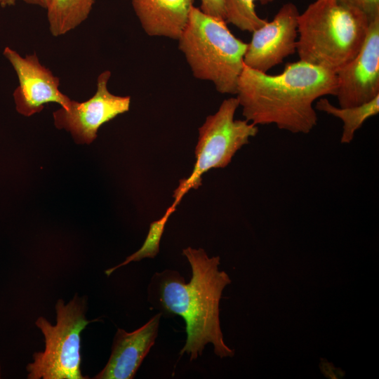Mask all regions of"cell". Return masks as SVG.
<instances>
[{
	"mask_svg": "<svg viewBox=\"0 0 379 379\" xmlns=\"http://www.w3.org/2000/svg\"><path fill=\"white\" fill-rule=\"evenodd\" d=\"M337 86L335 72L302 60L287 63L274 75L244 65L237 98L246 121L307 134L317 124L314 101L335 95Z\"/></svg>",
	"mask_w": 379,
	"mask_h": 379,
	"instance_id": "cell-1",
	"label": "cell"
},
{
	"mask_svg": "<svg viewBox=\"0 0 379 379\" xmlns=\"http://www.w3.org/2000/svg\"><path fill=\"white\" fill-rule=\"evenodd\" d=\"M182 254L192 268L189 283L175 270L154 276L162 308L185 320L187 339L180 353L187 354L192 361L211 343L217 356L232 357L234 352L225 345L220 325L219 302L223 289L231 282L227 274L218 269L220 257L209 258L204 249L192 247L183 249Z\"/></svg>",
	"mask_w": 379,
	"mask_h": 379,
	"instance_id": "cell-2",
	"label": "cell"
},
{
	"mask_svg": "<svg viewBox=\"0 0 379 379\" xmlns=\"http://www.w3.org/2000/svg\"><path fill=\"white\" fill-rule=\"evenodd\" d=\"M370 22L359 10L337 0H316L298 20L300 60L336 72L361 49Z\"/></svg>",
	"mask_w": 379,
	"mask_h": 379,
	"instance_id": "cell-3",
	"label": "cell"
},
{
	"mask_svg": "<svg viewBox=\"0 0 379 379\" xmlns=\"http://www.w3.org/2000/svg\"><path fill=\"white\" fill-rule=\"evenodd\" d=\"M194 77L213 82L222 94H237L247 44L237 38L224 20L193 6L178 38Z\"/></svg>",
	"mask_w": 379,
	"mask_h": 379,
	"instance_id": "cell-4",
	"label": "cell"
},
{
	"mask_svg": "<svg viewBox=\"0 0 379 379\" xmlns=\"http://www.w3.org/2000/svg\"><path fill=\"white\" fill-rule=\"evenodd\" d=\"M55 325L44 317L35 324L44 335L45 349L33 354L28 364L29 379H84L81 373V333L91 323L85 317L86 298L76 294L68 303L59 299L55 305Z\"/></svg>",
	"mask_w": 379,
	"mask_h": 379,
	"instance_id": "cell-5",
	"label": "cell"
},
{
	"mask_svg": "<svg viewBox=\"0 0 379 379\" xmlns=\"http://www.w3.org/2000/svg\"><path fill=\"white\" fill-rule=\"evenodd\" d=\"M239 106L237 97L224 100L218 110L208 116L199 128L194 168L188 178L180 180L173 193V207L176 208L190 190L199 188L204 173L212 168H225L236 152L249 142V138L257 135L256 125L246 119H234Z\"/></svg>",
	"mask_w": 379,
	"mask_h": 379,
	"instance_id": "cell-6",
	"label": "cell"
},
{
	"mask_svg": "<svg viewBox=\"0 0 379 379\" xmlns=\"http://www.w3.org/2000/svg\"><path fill=\"white\" fill-rule=\"evenodd\" d=\"M110 77L109 70L102 72L93 96L82 102L72 100L67 109L61 107L53 113L55 127L69 132L76 143L91 144L102 124L129 110L130 96L116 95L108 90Z\"/></svg>",
	"mask_w": 379,
	"mask_h": 379,
	"instance_id": "cell-7",
	"label": "cell"
},
{
	"mask_svg": "<svg viewBox=\"0 0 379 379\" xmlns=\"http://www.w3.org/2000/svg\"><path fill=\"white\" fill-rule=\"evenodd\" d=\"M16 72L19 85L13 92L16 110L25 117L40 112L44 105L56 102L67 109L72 102L60 91V79L39 61L36 53L22 57L7 46L3 52Z\"/></svg>",
	"mask_w": 379,
	"mask_h": 379,
	"instance_id": "cell-8",
	"label": "cell"
},
{
	"mask_svg": "<svg viewBox=\"0 0 379 379\" xmlns=\"http://www.w3.org/2000/svg\"><path fill=\"white\" fill-rule=\"evenodd\" d=\"M299 11L292 2L284 4L272 20L252 33L244 56V64L267 73L296 51Z\"/></svg>",
	"mask_w": 379,
	"mask_h": 379,
	"instance_id": "cell-9",
	"label": "cell"
},
{
	"mask_svg": "<svg viewBox=\"0 0 379 379\" xmlns=\"http://www.w3.org/2000/svg\"><path fill=\"white\" fill-rule=\"evenodd\" d=\"M335 96L340 107L360 105L379 95V18L369 23L364 44L336 72Z\"/></svg>",
	"mask_w": 379,
	"mask_h": 379,
	"instance_id": "cell-10",
	"label": "cell"
},
{
	"mask_svg": "<svg viewBox=\"0 0 379 379\" xmlns=\"http://www.w3.org/2000/svg\"><path fill=\"white\" fill-rule=\"evenodd\" d=\"M161 316V313L154 315L145 324L132 332L118 328L109 360L93 378H133L155 343Z\"/></svg>",
	"mask_w": 379,
	"mask_h": 379,
	"instance_id": "cell-11",
	"label": "cell"
},
{
	"mask_svg": "<svg viewBox=\"0 0 379 379\" xmlns=\"http://www.w3.org/2000/svg\"><path fill=\"white\" fill-rule=\"evenodd\" d=\"M194 0H132L144 31L150 36L178 40L187 22Z\"/></svg>",
	"mask_w": 379,
	"mask_h": 379,
	"instance_id": "cell-12",
	"label": "cell"
},
{
	"mask_svg": "<svg viewBox=\"0 0 379 379\" xmlns=\"http://www.w3.org/2000/svg\"><path fill=\"white\" fill-rule=\"evenodd\" d=\"M96 0H48L47 20L51 34L61 36L72 31L88 17Z\"/></svg>",
	"mask_w": 379,
	"mask_h": 379,
	"instance_id": "cell-13",
	"label": "cell"
},
{
	"mask_svg": "<svg viewBox=\"0 0 379 379\" xmlns=\"http://www.w3.org/2000/svg\"><path fill=\"white\" fill-rule=\"evenodd\" d=\"M315 109L342 120L343 126L340 142L349 144L363 124L368 118L378 114L379 95L362 105L349 107H335L327 98L322 97L317 102Z\"/></svg>",
	"mask_w": 379,
	"mask_h": 379,
	"instance_id": "cell-14",
	"label": "cell"
},
{
	"mask_svg": "<svg viewBox=\"0 0 379 379\" xmlns=\"http://www.w3.org/2000/svg\"><path fill=\"white\" fill-rule=\"evenodd\" d=\"M256 1L265 5L274 0H225V22L250 32L264 25L267 20L257 15L254 4Z\"/></svg>",
	"mask_w": 379,
	"mask_h": 379,
	"instance_id": "cell-15",
	"label": "cell"
},
{
	"mask_svg": "<svg viewBox=\"0 0 379 379\" xmlns=\"http://www.w3.org/2000/svg\"><path fill=\"white\" fill-rule=\"evenodd\" d=\"M175 210V208L171 206L161 218L152 222L149 225L147 237L140 248L127 257L123 262L107 270L105 272V274L109 276L118 268L126 265L132 261H140L144 258H154L159 251V243L165 225L169 216Z\"/></svg>",
	"mask_w": 379,
	"mask_h": 379,
	"instance_id": "cell-16",
	"label": "cell"
},
{
	"mask_svg": "<svg viewBox=\"0 0 379 379\" xmlns=\"http://www.w3.org/2000/svg\"><path fill=\"white\" fill-rule=\"evenodd\" d=\"M342 4L362 12L371 22L379 18V0H337Z\"/></svg>",
	"mask_w": 379,
	"mask_h": 379,
	"instance_id": "cell-17",
	"label": "cell"
},
{
	"mask_svg": "<svg viewBox=\"0 0 379 379\" xmlns=\"http://www.w3.org/2000/svg\"><path fill=\"white\" fill-rule=\"evenodd\" d=\"M204 13L225 20V0H201V8Z\"/></svg>",
	"mask_w": 379,
	"mask_h": 379,
	"instance_id": "cell-18",
	"label": "cell"
},
{
	"mask_svg": "<svg viewBox=\"0 0 379 379\" xmlns=\"http://www.w3.org/2000/svg\"><path fill=\"white\" fill-rule=\"evenodd\" d=\"M18 1H22L29 4L39 6L44 9L46 8L48 0H0V6L3 8L13 6Z\"/></svg>",
	"mask_w": 379,
	"mask_h": 379,
	"instance_id": "cell-19",
	"label": "cell"
},
{
	"mask_svg": "<svg viewBox=\"0 0 379 379\" xmlns=\"http://www.w3.org/2000/svg\"><path fill=\"white\" fill-rule=\"evenodd\" d=\"M0 377H1V368H0Z\"/></svg>",
	"mask_w": 379,
	"mask_h": 379,
	"instance_id": "cell-20",
	"label": "cell"
}]
</instances>
